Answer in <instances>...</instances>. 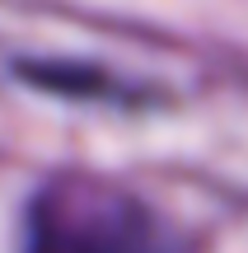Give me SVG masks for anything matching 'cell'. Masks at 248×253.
<instances>
[{
    "mask_svg": "<svg viewBox=\"0 0 248 253\" xmlns=\"http://www.w3.org/2000/svg\"><path fill=\"white\" fill-rule=\"evenodd\" d=\"M24 253H197V244L131 188L61 173L28 202Z\"/></svg>",
    "mask_w": 248,
    "mask_h": 253,
    "instance_id": "obj_1",
    "label": "cell"
}]
</instances>
